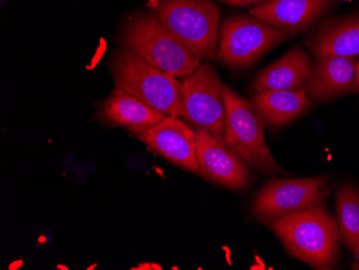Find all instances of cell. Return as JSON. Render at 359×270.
Masks as SVG:
<instances>
[{"label": "cell", "instance_id": "cell-8", "mask_svg": "<svg viewBox=\"0 0 359 270\" xmlns=\"http://www.w3.org/2000/svg\"><path fill=\"white\" fill-rule=\"evenodd\" d=\"M290 37L256 18H231L222 26L217 55L226 65L247 67Z\"/></svg>", "mask_w": 359, "mask_h": 270}, {"label": "cell", "instance_id": "cell-2", "mask_svg": "<svg viewBox=\"0 0 359 270\" xmlns=\"http://www.w3.org/2000/svg\"><path fill=\"white\" fill-rule=\"evenodd\" d=\"M154 17L201 62L217 55L219 11L211 0H161Z\"/></svg>", "mask_w": 359, "mask_h": 270}, {"label": "cell", "instance_id": "cell-17", "mask_svg": "<svg viewBox=\"0 0 359 270\" xmlns=\"http://www.w3.org/2000/svg\"><path fill=\"white\" fill-rule=\"evenodd\" d=\"M337 222L342 243L359 262V192L346 183L339 187L336 196Z\"/></svg>", "mask_w": 359, "mask_h": 270}, {"label": "cell", "instance_id": "cell-10", "mask_svg": "<svg viewBox=\"0 0 359 270\" xmlns=\"http://www.w3.org/2000/svg\"><path fill=\"white\" fill-rule=\"evenodd\" d=\"M196 154L201 175L211 182L227 189H247L251 183V170L247 163L224 141L207 133H196Z\"/></svg>", "mask_w": 359, "mask_h": 270}, {"label": "cell", "instance_id": "cell-18", "mask_svg": "<svg viewBox=\"0 0 359 270\" xmlns=\"http://www.w3.org/2000/svg\"><path fill=\"white\" fill-rule=\"evenodd\" d=\"M225 3L231 4L233 6H248L253 5V4H263L268 1V0H223Z\"/></svg>", "mask_w": 359, "mask_h": 270}, {"label": "cell", "instance_id": "cell-3", "mask_svg": "<svg viewBox=\"0 0 359 270\" xmlns=\"http://www.w3.org/2000/svg\"><path fill=\"white\" fill-rule=\"evenodd\" d=\"M116 88L133 95L165 116H180L181 83L135 54L120 50L110 60Z\"/></svg>", "mask_w": 359, "mask_h": 270}, {"label": "cell", "instance_id": "cell-16", "mask_svg": "<svg viewBox=\"0 0 359 270\" xmlns=\"http://www.w3.org/2000/svg\"><path fill=\"white\" fill-rule=\"evenodd\" d=\"M309 46L316 56L359 55V17L337 21L322 28L309 41Z\"/></svg>", "mask_w": 359, "mask_h": 270}, {"label": "cell", "instance_id": "cell-9", "mask_svg": "<svg viewBox=\"0 0 359 270\" xmlns=\"http://www.w3.org/2000/svg\"><path fill=\"white\" fill-rule=\"evenodd\" d=\"M196 130L179 118L166 116L136 137L156 154L189 173L201 175L196 154Z\"/></svg>", "mask_w": 359, "mask_h": 270}, {"label": "cell", "instance_id": "cell-6", "mask_svg": "<svg viewBox=\"0 0 359 270\" xmlns=\"http://www.w3.org/2000/svg\"><path fill=\"white\" fill-rule=\"evenodd\" d=\"M180 83V116L196 132L207 133L225 142L224 84L217 70L201 64Z\"/></svg>", "mask_w": 359, "mask_h": 270}, {"label": "cell", "instance_id": "cell-7", "mask_svg": "<svg viewBox=\"0 0 359 270\" xmlns=\"http://www.w3.org/2000/svg\"><path fill=\"white\" fill-rule=\"evenodd\" d=\"M330 193L328 176L273 179L254 197L252 212L262 224L270 225L279 217L322 205Z\"/></svg>", "mask_w": 359, "mask_h": 270}, {"label": "cell", "instance_id": "cell-19", "mask_svg": "<svg viewBox=\"0 0 359 270\" xmlns=\"http://www.w3.org/2000/svg\"><path fill=\"white\" fill-rule=\"evenodd\" d=\"M353 92H359V62H357L356 69H355L354 84H353Z\"/></svg>", "mask_w": 359, "mask_h": 270}, {"label": "cell", "instance_id": "cell-4", "mask_svg": "<svg viewBox=\"0 0 359 270\" xmlns=\"http://www.w3.org/2000/svg\"><path fill=\"white\" fill-rule=\"evenodd\" d=\"M224 140L250 167L266 176L281 171L266 142L265 126L252 102L224 84Z\"/></svg>", "mask_w": 359, "mask_h": 270}, {"label": "cell", "instance_id": "cell-14", "mask_svg": "<svg viewBox=\"0 0 359 270\" xmlns=\"http://www.w3.org/2000/svg\"><path fill=\"white\" fill-rule=\"evenodd\" d=\"M312 68L313 64L308 54L296 46L260 72L252 81L251 90L256 94L267 90H302L306 86Z\"/></svg>", "mask_w": 359, "mask_h": 270}, {"label": "cell", "instance_id": "cell-12", "mask_svg": "<svg viewBox=\"0 0 359 270\" xmlns=\"http://www.w3.org/2000/svg\"><path fill=\"white\" fill-rule=\"evenodd\" d=\"M357 60L355 58L316 56L304 90L314 102H325L353 90Z\"/></svg>", "mask_w": 359, "mask_h": 270}, {"label": "cell", "instance_id": "cell-15", "mask_svg": "<svg viewBox=\"0 0 359 270\" xmlns=\"http://www.w3.org/2000/svg\"><path fill=\"white\" fill-rule=\"evenodd\" d=\"M252 104L264 122L271 127H281L299 118L311 100L306 90H267L252 95Z\"/></svg>", "mask_w": 359, "mask_h": 270}, {"label": "cell", "instance_id": "cell-1", "mask_svg": "<svg viewBox=\"0 0 359 270\" xmlns=\"http://www.w3.org/2000/svg\"><path fill=\"white\" fill-rule=\"evenodd\" d=\"M292 257L314 269H332L338 261V222L322 205L274 220L269 225Z\"/></svg>", "mask_w": 359, "mask_h": 270}, {"label": "cell", "instance_id": "cell-11", "mask_svg": "<svg viewBox=\"0 0 359 270\" xmlns=\"http://www.w3.org/2000/svg\"><path fill=\"white\" fill-rule=\"evenodd\" d=\"M332 3V0H268L250 14L272 27L295 35L318 21Z\"/></svg>", "mask_w": 359, "mask_h": 270}, {"label": "cell", "instance_id": "cell-13", "mask_svg": "<svg viewBox=\"0 0 359 270\" xmlns=\"http://www.w3.org/2000/svg\"><path fill=\"white\" fill-rule=\"evenodd\" d=\"M166 116L133 95L114 88L102 102L96 119L112 126L124 127L132 133L142 132L164 120Z\"/></svg>", "mask_w": 359, "mask_h": 270}, {"label": "cell", "instance_id": "cell-5", "mask_svg": "<svg viewBox=\"0 0 359 270\" xmlns=\"http://www.w3.org/2000/svg\"><path fill=\"white\" fill-rule=\"evenodd\" d=\"M121 43L126 51L175 76H187L201 66V60L170 35L156 18L145 14L129 22Z\"/></svg>", "mask_w": 359, "mask_h": 270}]
</instances>
